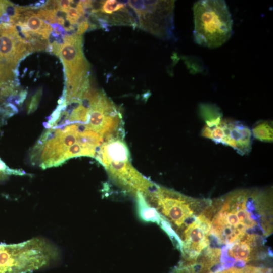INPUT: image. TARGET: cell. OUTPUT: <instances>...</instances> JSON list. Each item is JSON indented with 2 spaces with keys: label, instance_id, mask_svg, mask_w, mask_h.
I'll list each match as a JSON object with an SVG mask.
<instances>
[{
  "label": "cell",
  "instance_id": "obj_22",
  "mask_svg": "<svg viewBox=\"0 0 273 273\" xmlns=\"http://www.w3.org/2000/svg\"><path fill=\"white\" fill-rule=\"evenodd\" d=\"M233 268L234 267H232L222 270L215 271V272H211L210 273H233Z\"/></svg>",
  "mask_w": 273,
  "mask_h": 273
},
{
  "label": "cell",
  "instance_id": "obj_24",
  "mask_svg": "<svg viewBox=\"0 0 273 273\" xmlns=\"http://www.w3.org/2000/svg\"><path fill=\"white\" fill-rule=\"evenodd\" d=\"M56 21L60 25H61L64 27L65 20H64V18L62 17L57 16V19H56Z\"/></svg>",
  "mask_w": 273,
  "mask_h": 273
},
{
  "label": "cell",
  "instance_id": "obj_20",
  "mask_svg": "<svg viewBox=\"0 0 273 273\" xmlns=\"http://www.w3.org/2000/svg\"><path fill=\"white\" fill-rule=\"evenodd\" d=\"M71 1H57L60 11L67 13Z\"/></svg>",
  "mask_w": 273,
  "mask_h": 273
},
{
  "label": "cell",
  "instance_id": "obj_1",
  "mask_svg": "<svg viewBox=\"0 0 273 273\" xmlns=\"http://www.w3.org/2000/svg\"><path fill=\"white\" fill-rule=\"evenodd\" d=\"M266 192L238 190L211 201L206 210L211 221L210 234L218 243L230 245L248 235L267 236L272 229L265 216Z\"/></svg>",
  "mask_w": 273,
  "mask_h": 273
},
{
  "label": "cell",
  "instance_id": "obj_16",
  "mask_svg": "<svg viewBox=\"0 0 273 273\" xmlns=\"http://www.w3.org/2000/svg\"><path fill=\"white\" fill-rule=\"evenodd\" d=\"M66 13V19L72 26L78 23L79 20L81 17L76 8L70 6Z\"/></svg>",
  "mask_w": 273,
  "mask_h": 273
},
{
  "label": "cell",
  "instance_id": "obj_6",
  "mask_svg": "<svg viewBox=\"0 0 273 273\" xmlns=\"http://www.w3.org/2000/svg\"><path fill=\"white\" fill-rule=\"evenodd\" d=\"M64 64L66 78L64 102L77 98L88 78L89 65L82 51V37L76 34L65 35L61 44L58 56Z\"/></svg>",
  "mask_w": 273,
  "mask_h": 273
},
{
  "label": "cell",
  "instance_id": "obj_9",
  "mask_svg": "<svg viewBox=\"0 0 273 273\" xmlns=\"http://www.w3.org/2000/svg\"><path fill=\"white\" fill-rule=\"evenodd\" d=\"M211 221L206 214L199 215L183 231L180 239L181 251L185 262H193L210 245Z\"/></svg>",
  "mask_w": 273,
  "mask_h": 273
},
{
  "label": "cell",
  "instance_id": "obj_18",
  "mask_svg": "<svg viewBox=\"0 0 273 273\" xmlns=\"http://www.w3.org/2000/svg\"><path fill=\"white\" fill-rule=\"evenodd\" d=\"M89 27V24L86 18H83L80 22H78L76 34L78 35H82Z\"/></svg>",
  "mask_w": 273,
  "mask_h": 273
},
{
  "label": "cell",
  "instance_id": "obj_17",
  "mask_svg": "<svg viewBox=\"0 0 273 273\" xmlns=\"http://www.w3.org/2000/svg\"><path fill=\"white\" fill-rule=\"evenodd\" d=\"M41 90L38 91L32 98L29 106H28V113L33 112L36 108L38 103V100L40 99L41 95Z\"/></svg>",
  "mask_w": 273,
  "mask_h": 273
},
{
  "label": "cell",
  "instance_id": "obj_12",
  "mask_svg": "<svg viewBox=\"0 0 273 273\" xmlns=\"http://www.w3.org/2000/svg\"><path fill=\"white\" fill-rule=\"evenodd\" d=\"M18 21L23 22L29 31L44 40H47L53 28L40 18L30 8L21 13Z\"/></svg>",
  "mask_w": 273,
  "mask_h": 273
},
{
  "label": "cell",
  "instance_id": "obj_10",
  "mask_svg": "<svg viewBox=\"0 0 273 273\" xmlns=\"http://www.w3.org/2000/svg\"><path fill=\"white\" fill-rule=\"evenodd\" d=\"M223 131L221 144L230 146L243 155L250 152L252 144L251 129L243 122L231 119H222Z\"/></svg>",
  "mask_w": 273,
  "mask_h": 273
},
{
  "label": "cell",
  "instance_id": "obj_13",
  "mask_svg": "<svg viewBox=\"0 0 273 273\" xmlns=\"http://www.w3.org/2000/svg\"><path fill=\"white\" fill-rule=\"evenodd\" d=\"M199 113L206 123V126L212 128L219 125L222 119L220 109L214 104L202 103L199 105Z\"/></svg>",
  "mask_w": 273,
  "mask_h": 273
},
{
  "label": "cell",
  "instance_id": "obj_7",
  "mask_svg": "<svg viewBox=\"0 0 273 273\" xmlns=\"http://www.w3.org/2000/svg\"><path fill=\"white\" fill-rule=\"evenodd\" d=\"M29 43L12 24L0 22V87L7 85L14 77L18 62L31 53Z\"/></svg>",
  "mask_w": 273,
  "mask_h": 273
},
{
  "label": "cell",
  "instance_id": "obj_2",
  "mask_svg": "<svg viewBox=\"0 0 273 273\" xmlns=\"http://www.w3.org/2000/svg\"><path fill=\"white\" fill-rule=\"evenodd\" d=\"M96 158L104 166L112 180L132 195L143 196L154 185L133 167L128 148L119 135L105 139Z\"/></svg>",
  "mask_w": 273,
  "mask_h": 273
},
{
  "label": "cell",
  "instance_id": "obj_8",
  "mask_svg": "<svg viewBox=\"0 0 273 273\" xmlns=\"http://www.w3.org/2000/svg\"><path fill=\"white\" fill-rule=\"evenodd\" d=\"M174 1H143L141 11L137 14L140 26L146 30L163 38L173 35Z\"/></svg>",
  "mask_w": 273,
  "mask_h": 273
},
{
  "label": "cell",
  "instance_id": "obj_19",
  "mask_svg": "<svg viewBox=\"0 0 273 273\" xmlns=\"http://www.w3.org/2000/svg\"><path fill=\"white\" fill-rule=\"evenodd\" d=\"M10 3L7 1H0V22L5 16L8 15L7 11Z\"/></svg>",
  "mask_w": 273,
  "mask_h": 273
},
{
  "label": "cell",
  "instance_id": "obj_5",
  "mask_svg": "<svg viewBox=\"0 0 273 273\" xmlns=\"http://www.w3.org/2000/svg\"><path fill=\"white\" fill-rule=\"evenodd\" d=\"M46 240L33 238L17 244L0 245V273H29L47 266L58 255Z\"/></svg>",
  "mask_w": 273,
  "mask_h": 273
},
{
  "label": "cell",
  "instance_id": "obj_14",
  "mask_svg": "<svg viewBox=\"0 0 273 273\" xmlns=\"http://www.w3.org/2000/svg\"><path fill=\"white\" fill-rule=\"evenodd\" d=\"M252 135L262 142L273 141L272 122L271 121H260L255 124L251 130Z\"/></svg>",
  "mask_w": 273,
  "mask_h": 273
},
{
  "label": "cell",
  "instance_id": "obj_23",
  "mask_svg": "<svg viewBox=\"0 0 273 273\" xmlns=\"http://www.w3.org/2000/svg\"><path fill=\"white\" fill-rule=\"evenodd\" d=\"M62 32V29L59 27H56L53 32L54 35L55 36H59L61 35Z\"/></svg>",
  "mask_w": 273,
  "mask_h": 273
},
{
  "label": "cell",
  "instance_id": "obj_15",
  "mask_svg": "<svg viewBox=\"0 0 273 273\" xmlns=\"http://www.w3.org/2000/svg\"><path fill=\"white\" fill-rule=\"evenodd\" d=\"M57 12L54 10H48L44 9H38L35 14L41 19L48 21L50 23L57 22Z\"/></svg>",
  "mask_w": 273,
  "mask_h": 273
},
{
  "label": "cell",
  "instance_id": "obj_3",
  "mask_svg": "<svg viewBox=\"0 0 273 273\" xmlns=\"http://www.w3.org/2000/svg\"><path fill=\"white\" fill-rule=\"evenodd\" d=\"M142 198L161 218L169 223L173 230L175 229L177 235L178 233L181 235L187 226L195 219L197 212L202 210L200 209L207 208L211 202L208 199L188 197L155 184Z\"/></svg>",
  "mask_w": 273,
  "mask_h": 273
},
{
  "label": "cell",
  "instance_id": "obj_11",
  "mask_svg": "<svg viewBox=\"0 0 273 273\" xmlns=\"http://www.w3.org/2000/svg\"><path fill=\"white\" fill-rule=\"evenodd\" d=\"M260 236L248 235L242 240L230 245H228L223 251V259L229 258L227 267L234 264L239 262L242 265L255 259L257 254L256 247L260 239Z\"/></svg>",
  "mask_w": 273,
  "mask_h": 273
},
{
  "label": "cell",
  "instance_id": "obj_21",
  "mask_svg": "<svg viewBox=\"0 0 273 273\" xmlns=\"http://www.w3.org/2000/svg\"><path fill=\"white\" fill-rule=\"evenodd\" d=\"M233 273H248L247 269L245 267L242 268H238L237 267L233 268Z\"/></svg>",
  "mask_w": 273,
  "mask_h": 273
},
{
  "label": "cell",
  "instance_id": "obj_4",
  "mask_svg": "<svg viewBox=\"0 0 273 273\" xmlns=\"http://www.w3.org/2000/svg\"><path fill=\"white\" fill-rule=\"evenodd\" d=\"M193 9V38L196 43L215 48L230 38L233 34V20L224 1H198Z\"/></svg>",
  "mask_w": 273,
  "mask_h": 273
}]
</instances>
